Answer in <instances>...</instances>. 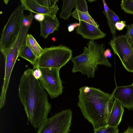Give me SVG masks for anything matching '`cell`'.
Listing matches in <instances>:
<instances>
[{"instance_id":"6da1fadb","label":"cell","mask_w":133,"mask_h":133,"mask_svg":"<svg viewBox=\"0 0 133 133\" xmlns=\"http://www.w3.org/2000/svg\"><path fill=\"white\" fill-rule=\"evenodd\" d=\"M18 96L29 121L38 129L48 118L51 106L47 93L34 76L32 69L28 68L21 76Z\"/></svg>"},{"instance_id":"7a4b0ae2","label":"cell","mask_w":133,"mask_h":133,"mask_svg":"<svg viewBox=\"0 0 133 133\" xmlns=\"http://www.w3.org/2000/svg\"><path fill=\"white\" fill-rule=\"evenodd\" d=\"M77 105L94 130L107 125L113 103L111 94L98 88L85 86L79 89Z\"/></svg>"},{"instance_id":"3957f363","label":"cell","mask_w":133,"mask_h":133,"mask_svg":"<svg viewBox=\"0 0 133 133\" xmlns=\"http://www.w3.org/2000/svg\"><path fill=\"white\" fill-rule=\"evenodd\" d=\"M84 47L83 52L79 55L72 57L71 61L74 65L72 70L73 73L80 72L88 77H95V72L99 65L108 67L112 65L107 58L104 55L105 46L94 41L90 40Z\"/></svg>"},{"instance_id":"277c9868","label":"cell","mask_w":133,"mask_h":133,"mask_svg":"<svg viewBox=\"0 0 133 133\" xmlns=\"http://www.w3.org/2000/svg\"><path fill=\"white\" fill-rule=\"evenodd\" d=\"M25 10L22 4L18 5L4 26L0 40V50L3 55L8 52L17 38L23 25Z\"/></svg>"},{"instance_id":"5b68a950","label":"cell","mask_w":133,"mask_h":133,"mask_svg":"<svg viewBox=\"0 0 133 133\" xmlns=\"http://www.w3.org/2000/svg\"><path fill=\"white\" fill-rule=\"evenodd\" d=\"M72 56V50L62 44L45 48L33 67L60 69L71 59Z\"/></svg>"},{"instance_id":"8992f818","label":"cell","mask_w":133,"mask_h":133,"mask_svg":"<svg viewBox=\"0 0 133 133\" xmlns=\"http://www.w3.org/2000/svg\"><path fill=\"white\" fill-rule=\"evenodd\" d=\"M72 117L70 109L63 110L48 118L38 128L37 133H68Z\"/></svg>"},{"instance_id":"52a82bcc","label":"cell","mask_w":133,"mask_h":133,"mask_svg":"<svg viewBox=\"0 0 133 133\" xmlns=\"http://www.w3.org/2000/svg\"><path fill=\"white\" fill-rule=\"evenodd\" d=\"M24 46V44L22 41L17 39L8 52L3 55L5 60V71L3 83L0 97L1 109L3 107L5 103L7 92L13 67Z\"/></svg>"},{"instance_id":"ba28073f","label":"cell","mask_w":133,"mask_h":133,"mask_svg":"<svg viewBox=\"0 0 133 133\" xmlns=\"http://www.w3.org/2000/svg\"><path fill=\"white\" fill-rule=\"evenodd\" d=\"M42 75L39 79L41 87L46 90L51 98H57L63 92L62 82L59 74L60 69L39 67Z\"/></svg>"},{"instance_id":"9c48e42d","label":"cell","mask_w":133,"mask_h":133,"mask_svg":"<svg viewBox=\"0 0 133 133\" xmlns=\"http://www.w3.org/2000/svg\"><path fill=\"white\" fill-rule=\"evenodd\" d=\"M109 44L125 69L128 72H133V49L125 35L113 36Z\"/></svg>"},{"instance_id":"30bf717a","label":"cell","mask_w":133,"mask_h":133,"mask_svg":"<svg viewBox=\"0 0 133 133\" xmlns=\"http://www.w3.org/2000/svg\"><path fill=\"white\" fill-rule=\"evenodd\" d=\"M58 0H21L25 10L36 14H56L59 8Z\"/></svg>"},{"instance_id":"8fae6325","label":"cell","mask_w":133,"mask_h":133,"mask_svg":"<svg viewBox=\"0 0 133 133\" xmlns=\"http://www.w3.org/2000/svg\"><path fill=\"white\" fill-rule=\"evenodd\" d=\"M111 95L113 99L118 101L124 108L133 110V84L117 86Z\"/></svg>"},{"instance_id":"7c38bea8","label":"cell","mask_w":133,"mask_h":133,"mask_svg":"<svg viewBox=\"0 0 133 133\" xmlns=\"http://www.w3.org/2000/svg\"><path fill=\"white\" fill-rule=\"evenodd\" d=\"M76 31L77 34L81 35L83 38L91 41L102 38L106 35L99 27L82 21H79V25Z\"/></svg>"},{"instance_id":"4fadbf2b","label":"cell","mask_w":133,"mask_h":133,"mask_svg":"<svg viewBox=\"0 0 133 133\" xmlns=\"http://www.w3.org/2000/svg\"><path fill=\"white\" fill-rule=\"evenodd\" d=\"M44 19L39 22L40 36L46 39L58 30L60 23L56 14L45 15Z\"/></svg>"},{"instance_id":"5bb4252c","label":"cell","mask_w":133,"mask_h":133,"mask_svg":"<svg viewBox=\"0 0 133 133\" xmlns=\"http://www.w3.org/2000/svg\"><path fill=\"white\" fill-rule=\"evenodd\" d=\"M124 107L115 99L108 117L107 124L110 126L118 127L120 123L124 111Z\"/></svg>"},{"instance_id":"9a60e30c","label":"cell","mask_w":133,"mask_h":133,"mask_svg":"<svg viewBox=\"0 0 133 133\" xmlns=\"http://www.w3.org/2000/svg\"><path fill=\"white\" fill-rule=\"evenodd\" d=\"M103 13L107 18L108 24L113 36H116V29L115 25L116 22L121 21L119 17L114 11L110 9L107 12L104 11Z\"/></svg>"},{"instance_id":"2e32d148","label":"cell","mask_w":133,"mask_h":133,"mask_svg":"<svg viewBox=\"0 0 133 133\" xmlns=\"http://www.w3.org/2000/svg\"><path fill=\"white\" fill-rule=\"evenodd\" d=\"M72 16L79 21H82L99 27V25L89 14V12H82L75 9L72 12Z\"/></svg>"},{"instance_id":"e0dca14e","label":"cell","mask_w":133,"mask_h":133,"mask_svg":"<svg viewBox=\"0 0 133 133\" xmlns=\"http://www.w3.org/2000/svg\"><path fill=\"white\" fill-rule=\"evenodd\" d=\"M26 44L38 58L42 53L43 49L31 34H28L26 39Z\"/></svg>"},{"instance_id":"ac0fdd59","label":"cell","mask_w":133,"mask_h":133,"mask_svg":"<svg viewBox=\"0 0 133 133\" xmlns=\"http://www.w3.org/2000/svg\"><path fill=\"white\" fill-rule=\"evenodd\" d=\"M63 1L62 10L59 17L66 20L72 16L71 11L74 8L75 0H63Z\"/></svg>"},{"instance_id":"d6986e66","label":"cell","mask_w":133,"mask_h":133,"mask_svg":"<svg viewBox=\"0 0 133 133\" xmlns=\"http://www.w3.org/2000/svg\"><path fill=\"white\" fill-rule=\"evenodd\" d=\"M19 57L22 58L29 62L34 66L37 58L30 48L26 44L20 52Z\"/></svg>"},{"instance_id":"ffe728a7","label":"cell","mask_w":133,"mask_h":133,"mask_svg":"<svg viewBox=\"0 0 133 133\" xmlns=\"http://www.w3.org/2000/svg\"><path fill=\"white\" fill-rule=\"evenodd\" d=\"M120 5L125 12L133 15V0H122Z\"/></svg>"},{"instance_id":"44dd1931","label":"cell","mask_w":133,"mask_h":133,"mask_svg":"<svg viewBox=\"0 0 133 133\" xmlns=\"http://www.w3.org/2000/svg\"><path fill=\"white\" fill-rule=\"evenodd\" d=\"M118 127H113L107 125L94 130V133H118Z\"/></svg>"},{"instance_id":"7402d4cb","label":"cell","mask_w":133,"mask_h":133,"mask_svg":"<svg viewBox=\"0 0 133 133\" xmlns=\"http://www.w3.org/2000/svg\"><path fill=\"white\" fill-rule=\"evenodd\" d=\"M74 8L79 11L88 12L87 3L85 0H75Z\"/></svg>"},{"instance_id":"603a6c76","label":"cell","mask_w":133,"mask_h":133,"mask_svg":"<svg viewBox=\"0 0 133 133\" xmlns=\"http://www.w3.org/2000/svg\"><path fill=\"white\" fill-rule=\"evenodd\" d=\"M126 27L127 31L125 36L130 45L133 41V23L130 25H126Z\"/></svg>"},{"instance_id":"cb8c5ba5","label":"cell","mask_w":133,"mask_h":133,"mask_svg":"<svg viewBox=\"0 0 133 133\" xmlns=\"http://www.w3.org/2000/svg\"><path fill=\"white\" fill-rule=\"evenodd\" d=\"M34 17V16L33 13L30 12L29 15L25 16L23 21V24L25 26L31 25Z\"/></svg>"},{"instance_id":"d4e9b609","label":"cell","mask_w":133,"mask_h":133,"mask_svg":"<svg viewBox=\"0 0 133 133\" xmlns=\"http://www.w3.org/2000/svg\"><path fill=\"white\" fill-rule=\"evenodd\" d=\"M33 74L36 78L37 79H39L41 76L42 72L39 67L37 66L33 67Z\"/></svg>"},{"instance_id":"484cf974","label":"cell","mask_w":133,"mask_h":133,"mask_svg":"<svg viewBox=\"0 0 133 133\" xmlns=\"http://www.w3.org/2000/svg\"><path fill=\"white\" fill-rule=\"evenodd\" d=\"M125 21H120L116 22L115 25L116 29L119 31L122 30L124 28L126 27Z\"/></svg>"},{"instance_id":"4316f807","label":"cell","mask_w":133,"mask_h":133,"mask_svg":"<svg viewBox=\"0 0 133 133\" xmlns=\"http://www.w3.org/2000/svg\"><path fill=\"white\" fill-rule=\"evenodd\" d=\"M44 15L36 14L34 16L35 19L39 22L43 21L44 19Z\"/></svg>"},{"instance_id":"83f0119b","label":"cell","mask_w":133,"mask_h":133,"mask_svg":"<svg viewBox=\"0 0 133 133\" xmlns=\"http://www.w3.org/2000/svg\"><path fill=\"white\" fill-rule=\"evenodd\" d=\"M79 25V23H75L70 25L68 28V31L70 32L72 31L75 28L78 27Z\"/></svg>"},{"instance_id":"f1b7e54d","label":"cell","mask_w":133,"mask_h":133,"mask_svg":"<svg viewBox=\"0 0 133 133\" xmlns=\"http://www.w3.org/2000/svg\"><path fill=\"white\" fill-rule=\"evenodd\" d=\"M104 55L106 58H107V57L109 58H111V50L109 49H106L104 51Z\"/></svg>"},{"instance_id":"f546056e","label":"cell","mask_w":133,"mask_h":133,"mask_svg":"<svg viewBox=\"0 0 133 133\" xmlns=\"http://www.w3.org/2000/svg\"><path fill=\"white\" fill-rule=\"evenodd\" d=\"M123 133H133V128L129 127L125 132Z\"/></svg>"},{"instance_id":"4dcf8cb0","label":"cell","mask_w":133,"mask_h":133,"mask_svg":"<svg viewBox=\"0 0 133 133\" xmlns=\"http://www.w3.org/2000/svg\"><path fill=\"white\" fill-rule=\"evenodd\" d=\"M96 0H88V1L90 2H91L96 1Z\"/></svg>"},{"instance_id":"1f68e13d","label":"cell","mask_w":133,"mask_h":133,"mask_svg":"<svg viewBox=\"0 0 133 133\" xmlns=\"http://www.w3.org/2000/svg\"><path fill=\"white\" fill-rule=\"evenodd\" d=\"M130 45L131 46V47L133 49V41L132 42V43H131V44Z\"/></svg>"},{"instance_id":"d6a6232c","label":"cell","mask_w":133,"mask_h":133,"mask_svg":"<svg viewBox=\"0 0 133 133\" xmlns=\"http://www.w3.org/2000/svg\"><path fill=\"white\" fill-rule=\"evenodd\" d=\"M132 84H133V83H132Z\"/></svg>"}]
</instances>
